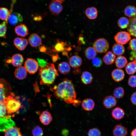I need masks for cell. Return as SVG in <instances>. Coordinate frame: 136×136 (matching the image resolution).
<instances>
[{"label":"cell","mask_w":136,"mask_h":136,"mask_svg":"<svg viewBox=\"0 0 136 136\" xmlns=\"http://www.w3.org/2000/svg\"><path fill=\"white\" fill-rule=\"evenodd\" d=\"M52 89L57 98L62 100L66 104H72L76 107L80 105L81 101L76 99L77 93L71 80L64 79Z\"/></svg>","instance_id":"1"},{"label":"cell","mask_w":136,"mask_h":136,"mask_svg":"<svg viewBox=\"0 0 136 136\" xmlns=\"http://www.w3.org/2000/svg\"><path fill=\"white\" fill-rule=\"evenodd\" d=\"M39 72L41 79L40 84L41 85L52 84L59 76L55 65L51 63H48L46 67H40Z\"/></svg>","instance_id":"2"},{"label":"cell","mask_w":136,"mask_h":136,"mask_svg":"<svg viewBox=\"0 0 136 136\" xmlns=\"http://www.w3.org/2000/svg\"><path fill=\"white\" fill-rule=\"evenodd\" d=\"M14 94L12 92L10 95L6 97L4 103L6 107L7 112L11 114L19 112L21 107V102L17 99L16 97H14Z\"/></svg>","instance_id":"3"},{"label":"cell","mask_w":136,"mask_h":136,"mask_svg":"<svg viewBox=\"0 0 136 136\" xmlns=\"http://www.w3.org/2000/svg\"><path fill=\"white\" fill-rule=\"evenodd\" d=\"M12 90L10 84L4 79L0 78V102H4L5 98L12 93Z\"/></svg>","instance_id":"4"},{"label":"cell","mask_w":136,"mask_h":136,"mask_svg":"<svg viewBox=\"0 0 136 136\" xmlns=\"http://www.w3.org/2000/svg\"><path fill=\"white\" fill-rule=\"evenodd\" d=\"M109 46L108 41L103 38L96 40L93 45V48L96 52L99 53L106 52L109 48Z\"/></svg>","instance_id":"5"},{"label":"cell","mask_w":136,"mask_h":136,"mask_svg":"<svg viewBox=\"0 0 136 136\" xmlns=\"http://www.w3.org/2000/svg\"><path fill=\"white\" fill-rule=\"evenodd\" d=\"M15 125L10 115H6L0 117V132H5L9 128L15 126Z\"/></svg>","instance_id":"6"},{"label":"cell","mask_w":136,"mask_h":136,"mask_svg":"<svg viewBox=\"0 0 136 136\" xmlns=\"http://www.w3.org/2000/svg\"><path fill=\"white\" fill-rule=\"evenodd\" d=\"M24 67L28 73L33 74L38 70L39 65L38 62L35 59L28 58L25 62Z\"/></svg>","instance_id":"7"},{"label":"cell","mask_w":136,"mask_h":136,"mask_svg":"<svg viewBox=\"0 0 136 136\" xmlns=\"http://www.w3.org/2000/svg\"><path fill=\"white\" fill-rule=\"evenodd\" d=\"M116 42L118 43L124 45L131 39L130 34L125 31H120L118 32L114 37Z\"/></svg>","instance_id":"8"},{"label":"cell","mask_w":136,"mask_h":136,"mask_svg":"<svg viewBox=\"0 0 136 136\" xmlns=\"http://www.w3.org/2000/svg\"><path fill=\"white\" fill-rule=\"evenodd\" d=\"M49 8L52 14L58 15L62 11L63 7L59 2L57 1H52L49 5Z\"/></svg>","instance_id":"9"},{"label":"cell","mask_w":136,"mask_h":136,"mask_svg":"<svg viewBox=\"0 0 136 136\" xmlns=\"http://www.w3.org/2000/svg\"><path fill=\"white\" fill-rule=\"evenodd\" d=\"M24 59L23 56L20 54H16L12 56L11 59H8L6 62L11 63L12 65L16 67L21 66L23 63Z\"/></svg>","instance_id":"10"},{"label":"cell","mask_w":136,"mask_h":136,"mask_svg":"<svg viewBox=\"0 0 136 136\" xmlns=\"http://www.w3.org/2000/svg\"><path fill=\"white\" fill-rule=\"evenodd\" d=\"M22 15L18 13L14 12L11 14L8 18V21L11 24L15 25L20 24L23 21Z\"/></svg>","instance_id":"11"},{"label":"cell","mask_w":136,"mask_h":136,"mask_svg":"<svg viewBox=\"0 0 136 136\" xmlns=\"http://www.w3.org/2000/svg\"><path fill=\"white\" fill-rule=\"evenodd\" d=\"M29 42L31 46L36 47L42 45V40L39 36L37 34H31L28 38Z\"/></svg>","instance_id":"12"},{"label":"cell","mask_w":136,"mask_h":136,"mask_svg":"<svg viewBox=\"0 0 136 136\" xmlns=\"http://www.w3.org/2000/svg\"><path fill=\"white\" fill-rule=\"evenodd\" d=\"M14 44L15 46L18 50L22 51L25 49L27 45L28 42L26 39L17 37L14 39Z\"/></svg>","instance_id":"13"},{"label":"cell","mask_w":136,"mask_h":136,"mask_svg":"<svg viewBox=\"0 0 136 136\" xmlns=\"http://www.w3.org/2000/svg\"><path fill=\"white\" fill-rule=\"evenodd\" d=\"M117 101L116 98L111 95L105 97L103 101V105L107 109H110L115 106L116 105Z\"/></svg>","instance_id":"14"},{"label":"cell","mask_w":136,"mask_h":136,"mask_svg":"<svg viewBox=\"0 0 136 136\" xmlns=\"http://www.w3.org/2000/svg\"><path fill=\"white\" fill-rule=\"evenodd\" d=\"M113 133L114 136H126L127 134L128 131L125 127L118 124L114 127Z\"/></svg>","instance_id":"15"},{"label":"cell","mask_w":136,"mask_h":136,"mask_svg":"<svg viewBox=\"0 0 136 136\" xmlns=\"http://www.w3.org/2000/svg\"><path fill=\"white\" fill-rule=\"evenodd\" d=\"M27 71L24 67L20 66L17 68L14 72L15 77L17 79L22 80L27 76Z\"/></svg>","instance_id":"16"},{"label":"cell","mask_w":136,"mask_h":136,"mask_svg":"<svg viewBox=\"0 0 136 136\" xmlns=\"http://www.w3.org/2000/svg\"><path fill=\"white\" fill-rule=\"evenodd\" d=\"M14 30L17 35L21 37H24L28 34V28L24 24H20L16 26Z\"/></svg>","instance_id":"17"},{"label":"cell","mask_w":136,"mask_h":136,"mask_svg":"<svg viewBox=\"0 0 136 136\" xmlns=\"http://www.w3.org/2000/svg\"><path fill=\"white\" fill-rule=\"evenodd\" d=\"M111 76L113 79L115 81L119 82L124 78L125 74L124 71L120 69H116L112 72Z\"/></svg>","instance_id":"18"},{"label":"cell","mask_w":136,"mask_h":136,"mask_svg":"<svg viewBox=\"0 0 136 136\" xmlns=\"http://www.w3.org/2000/svg\"><path fill=\"white\" fill-rule=\"evenodd\" d=\"M40 122L43 124L47 125L50 124L52 120L51 113L46 111L43 112L39 117Z\"/></svg>","instance_id":"19"},{"label":"cell","mask_w":136,"mask_h":136,"mask_svg":"<svg viewBox=\"0 0 136 136\" xmlns=\"http://www.w3.org/2000/svg\"><path fill=\"white\" fill-rule=\"evenodd\" d=\"M95 103L92 99L87 98L84 99L81 103V106L85 110L87 111H91L94 109Z\"/></svg>","instance_id":"20"},{"label":"cell","mask_w":136,"mask_h":136,"mask_svg":"<svg viewBox=\"0 0 136 136\" xmlns=\"http://www.w3.org/2000/svg\"><path fill=\"white\" fill-rule=\"evenodd\" d=\"M69 63L70 65L72 67L78 68L82 64V59L79 56L74 55L70 58Z\"/></svg>","instance_id":"21"},{"label":"cell","mask_w":136,"mask_h":136,"mask_svg":"<svg viewBox=\"0 0 136 136\" xmlns=\"http://www.w3.org/2000/svg\"><path fill=\"white\" fill-rule=\"evenodd\" d=\"M127 31L130 35L136 38V19L133 17L129 19Z\"/></svg>","instance_id":"22"},{"label":"cell","mask_w":136,"mask_h":136,"mask_svg":"<svg viewBox=\"0 0 136 136\" xmlns=\"http://www.w3.org/2000/svg\"><path fill=\"white\" fill-rule=\"evenodd\" d=\"M125 114L124 111L120 107H116L112 110V116L114 119L119 120L124 117Z\"/></svg>","instance_id":"23"},{"label":"cell","mask_w":136,"mask_h":136,"mask_svg":"<svg viewBox=\"0 0 136 136\" xmlns=\"http://www.w3.org/2000/svg\"><path fill=\"white\" fill-rule=\"evenodd\" d=\"M116 58V56L110 51L108 52L103 58L104 62L108 65H111L114 63Z\"/></svg>","instance_id":"24"},{"label":"cell","mask_w":136,"mask_h":136,"mask_svg":"<svg viewBox=\"0 0 136 136\" xmlns=\"http://www.w3.org/2000/svg\"><path fill=\"white\" fill-rule=\"evenodd\" d=\"M59 72L63 74H67L70 73L71 68L70 64L66 62H62L59 63L58 66Z\"/></svg>","instance_id":"25"},{"label":"cell","mask_w":136,"mask_h":136,"mask_svg":"<svg viewBox=\"0 0 136 136\" xmlns=\"http://www.w3.org/2000/svg\"><path fill=\"white\" fill-rule=\"evenodd\" d=\"M85 14L89 19L93 20L97 17L98 11L96 8L94 7H89L85 10Z\"/></svg>","instance_id":"26"},{"label":"cell","mask_w":136,"mask_h":136,"mask_svg":"<svg viewBox=\"0 0 136 136\" xmlns=\"http://www.w3.org/2000/svg\"><path fill=\"white\" fill-rule=\"evenodd\" d=\"M5 132L4 136H23L20 128L16 126L9 128Z\"/></svg>","instance_id":"27"},{"label":"cell","mask_w":136,"mask_h":136,"mask_svg":"<svg viewBox=\"0 0 136 136\" xmlns=\"http://www.w3.org/2000/svg\"><path fill=\"white\" fill-rule=\"evenodd\" d=\"M81 79L83 83L85 85H87L91 83L93 79V77L90 73L88 71H85L82 74Z\"/></svg>","instance_id":"28"},{"label":"cell","mask_w":136,"mask_h":136,"mask_svg":"<svg viewBox=\"0 0 136 136\" xmlns=\"http://www.w3.org/2000/svg\"><path fill=\"white\" fill-rule=\"evenodd\" d=\"M112 50L115 54L118 56H120L124 53L125 51V48L122 45L117 43L113 45Z\"/></svg>","instance_id":"29"},{"label":"cell","mask_w":136,"mask_h":136,"mask_svg":"<svg viewBox=\"0 0 136 136\" xmlns=\"http://www.w3.org/2000/svg\"><path fill=\"white\" fill-rule=\"evenodd\" d=\"M127 61L124 56H120L118 57L115 60L116 66L119 69L124 68L127 64Z\"/></svg>","instance_id":"30"},{"label":"cell","mask_w":136,"mask_h":136,"mask_svg":"<svg viewBox=\"0 0 136 136\" xmlns=\"http://www.w3.org/2000/svg\"><path fill=\"white\" fill-rule=\"evenodd\" d=\"M124 14L127 17L131 18L136 15V8L132 6H128L124 10Z\"/></svg>","instance_id":"31"},{"label":"cell","mask_w":136,"mask_h":136,"mask_svg":"<svg viewBox=\"0 0 136 136\" xmlns=\"http://www.w3.org/2000/svg\"><path fill=\"white\" fill-rule=\"evenodd\" d=\"M85 55L87 59H92L95 57L97 55V53L93 47H89L85 50Z\"/></svg>","instance_id":"32"},{"label":"cell","mask_w":136,"mask_h":136,"mask_svg":"<svg viewBox=\"0 0 136 136\" xmlns=\"http://www.w3.org/2000/svg\"><path fill=\"white\" fill-rule=\"evenodd\" d=\"M66 45V42L57 40V42L54 45L52 51L54 52H59L62 51L66 49L67 50V49L65 48Z\"/></svg>","instance_id":"33"},{"label":"cell","mask_w":136,"mask_h":136,"mask_svg":"<svg viewBox=\"0 0 136 136\" xmlns=\"http://www.w3.org/2000/svg\"><path fill=\"white\" fill-rule=\"evenodd\" d=\"M125 70L128 75H132L136 72V64L133 62H131L127 64Z\"/></svg>","instance_id":"34"},{"label":"cell","mask_w":136,"mask_h":136,"mask_svg":"<svg viewBox=\"0 0 136 136\" xmlns=\"http://www.w3.org/2000/svg\"><path fill=\"white\" fill-rule=\"evenodd\" d=\"M10 14V11L5 7L0 8V19L2 20L8 21V17Z\"/></svg>","instance_id":"35"},{"label":"cell","mask_w":136,"mask_h":136,"mask_svg":"<svg viewBox=\"0 0 136 136\" xmlns=\"http://www.w3.org/2000/svg\"><path fill=\"white\" fill-rule=\"evenodd\" d=\"M113 94L115 98L118 99L121 98L124 95V89L122 87H118L114 89Z\"/></svg>","instance_id":"36"},{"label":"cell","mask_w":136,"mask_h":136,"mask_svg":"<svg viewBox=\"0 0 136 136\" xmlns=\"http://www.w3.org/2000/svg\"><path fill=\"white\" fill-rule=\"evenodd\" d=\"M129 24V20L126 17H122L118 20V25L119 27L122 29L125 28L127 27Z\"/></svg>","instance_id":"37"},{"label":"cell","mask_w":136,"mask_h":136,"mask_svg":"<svg viewBox=\"0 0 136 136\" xmlns=\"http://www.w3.org/2000/svg\"><path fill=\"white\" fill-rule=\"evenodd\" d=\"M8 21H4L1 23H0V37L6 38L7 30V25Z\"/></svg>","instance_id":"38"},{"label":"cell","mask_w":136,"mask_h":136,"mask_svg":"<svg viewBox=\"0 0 136 136\" xmlns=\"http://www.w3.org/2000/svg\"><path fill=\"white\" fill-rule=\"evenodd\" d=\"M33 136H42L43 131L42 128L39 126H36L33 128L32 131Z\"/></svg>","instance_id":"39"},{"label":"cell","mask_w":136,"mask_h":136,"mask_svg":"<svg viewBox=\"0 0 136 136\" xmlns=\"http://www.w3.org/2000/svg\"><path fill=\"white\" fill-rule=\"evenodd\" d=\"M101 133L99 130L96 128H93L89 130L88 136H100Z\"/></svg>","instance_id":"40"},{"label":"cell","mask_w":136,"mask_h":136,"mask_svg":"<svg viewBox=\"0 0 136 136\" xmlns=\"http://www.w3.org/2000/svg\"><path fill=\"white\" fill-rule=\"evenodd\" d=\"M129 86L132 87H136V75H132L129 77L128 81Z\"/></svg>","instance_id":"41"},{"label":"cell","mask_w":136,"mask_h":136,"mask_svg":"<svg viewBox=\"0 0 136 136\" xmlns=\"http://www.w3.org/2000/svg\"><path fill=\"white\" fill-rule=\"evenodd\" d=\"M92 63L93 65L96 67L101 66L103 64L101 59L99 57H95L92 60Z\"/></svg>","instance_id":"42"},{"label":"cell","mask_w":136,"mask_h":136,"mask_svg":"<svg viewBox=\"0 0 136 136\" xmlns=\"http://www.w3.org/2000/svg\"><path fill=\"white\" fill-rule=\"evenodd\" d=\"M7 113L5 105L4 102H0V117L6 115Z\"/></svg>","instance_id":"43"},{"label":"cell","mask_w":136,"mask_h":136,"mask_svg":"<svg viewBox=\"0 0 136 136\" xmlns=\"http://www.w3.org/2000/svg\"><path fill=\"white\" fill-rule=\"evenodd\" d=\"M128 48L133 51H136V39H133L130 41Z\"/></svg>","instance_id":"44"},{"label":"cell","mask_w":136,"mask_h":136,"mask_svg":"<svg viewBox=\"0 0 136 136\" xmlns=\"http://www.w3.org/2000/svg\"><path fill=\"white\" fill-rule=\"evenodd\" d=\"M39 65L41 67H46L48 63L47 61L44 59L38 58L37 59Z\"/></svg>","instance_id":"45"},{"label":"cell","mask_w":136,"mask_h":136,"mask_svg":"<svg viewBox=\"0 0 136 136\" xmlns=\"http://www.w3.org/2000/svg\"><path fill=\"white\" fill-rule=\"evenodd\" d=\"M130 59L131 60H133V62L136 64V52L133 51L130 53Z\"/></svg>","instance_id":"46"},{"label":"cell","mask_w":136,"mask_h":136,"mask_svg":"<svg viewBox=\"0 0 136 136\" xmlns=\"http://www.w3.org/2000/svg\"><path fill=\"white\" fill-rule=\"evenodd\" d=\"M130 100L132 104L136 105V91L133 92L131 95Z\"/></svg>","instance_id":"47"},{"label":"cell","mask_w":136,"mask_h":136,"mask_svg":"<svg viewBox=\"0 0 136 136\" xmlns=\"http://www.w3.org/2000/svg\"><path fill=\"white\" fill-rule=\"evenodd\" d=\"M53 62H56L58 59V55L57 54L51 55Z\"/></svg>","instance_id":"48"},{"label":"cell","mask_w":136,"mask_h":136,"mask_svg":"<svg viewBox=\"0 0 136 136\" xmlns=\"http://www.w3.org/2000/svg\"><path fill=\"white\" fill-rule=\"evenodd\" d=\"M34 20L36 21H40L42 19V17L40 15H36L33 17Z\"/></svg>","instance_id":"49"},{"label":"cell","mask_w":136,"mask_h":136,"mask_svg":"<svg viewBox=\"0 0 136 136\" xmlns=\"http://www.w3.org/2000/svg\"><path fill=\"white\" fill-rule=\"evenodd\" d=\"M84 39L82 35L81 34L79 37L78 43L79 45L84 43Z\"/></svg>","instance_id":"50"},{"label":"cell","mask_w":136,"mask_h":136,"mask_svg":"<svg viewBox=\"0 0 136 136\" xmlns=\"http://www.w3.org/2000/svg\"><path fill=\"white\" fill-rule=\"evenodd\" d=\"M40 52H45L46 51V48L44 46H42L39 48Z\"/></svg>","instance_id":"51"},{"label":"cell","mask_w":136,"mask_h":136,"mask_svg":"<svg viewBox=\"0 0 136 136\" xmlns=\"http://www.w3.org/2000/svg\"><path fill=\"white\" fill-rule=\"evenodd\" d=\"M131 136H136V127L134 128L131 133Z\"/></svg>","instance_id":"52"},{"label":"cell","mask_w":136,"mask_h":136,"mask_svg":"<svg viewBox=\"0 0 136 136\" xmlns=\"http://www.w3.org/2000/svg\"><path fill=\"white\" fill-rule=\"evenodd\" d=\"M68 130L66 129L63 130L62 131V134L64 135H67L68 134Z\"/></svg>","instance_id":"53"},{"label":"cell","mask_w":136,"mask_h":136,"mask_svg":"<svg viewBox=\"0 0 136 136\" xmlns=\"http://www.w3.org/2000/svg\"><path fill=\"white\" fill-rule=\"evenodd\" d=\"M52 1H57L61 3H63L65 0H52Z\"/></svg>","instance_id":"54"},{"label":"cell","mask_w":136,"mask_h":136,"mask_svg":"<svg viewBox=\"0 0 136 136\" xmlns=\"http://www.w3.org/2000/svg\"><path fill=\"white\" fill-rule=\"evenodd\" d=\"M134 17L136 19V15Z\"/></svg>","instance_id":"55"},{"label":"cell","mask_w":136,"mask_h":136,"mask_svg":"<svg viewBox=\"0 0 136 136\" xmlns=\"http://www.w3.org/2000/svg\"><path fill=\"white\" fill-rule=\"evenodd\" d=\"M135 120H136V118H135Z\"/></svg>","instance_id":"56"}]
</instances>
